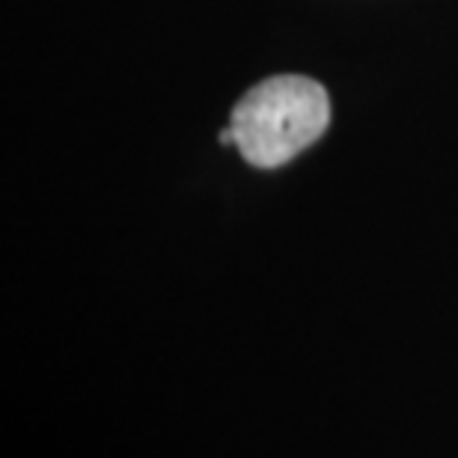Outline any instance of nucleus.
Instances as JSON below:
<instances>
[{
	"label": "nucleus",
	"mask_w": 458,
	"mask_h": 458,
	"mask_svg": "<svg viewBox=\"0 0 458 458\" xmlns=\"http://www.w3.org/2000/svg\"><path fill=\"white\" fill-rule=\"evenodd\" d=\"M331 123L327 89L304 75H274L238 98L229 116L238 152L271 170L316 143Z\"/></svg>",
	"instance_id": "1"
}]
</instances>
